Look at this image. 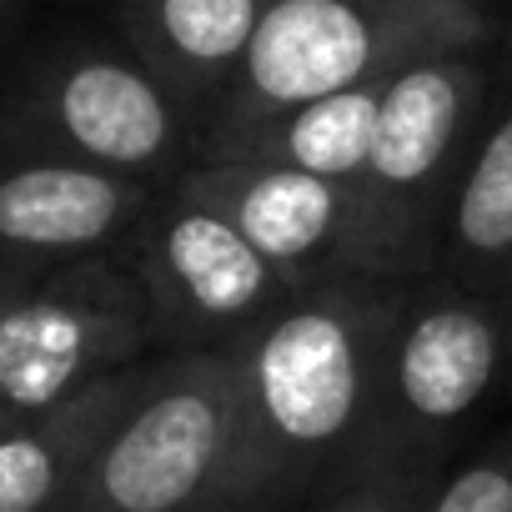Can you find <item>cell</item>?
Masks as SVG:
<instances>
[{
	"label": "cell",
	"mask_w": 512,
	"mask_h": 512,
	"mask_svg": "<svg viewBox=\"0 0 512 512\" xmlns=\"http://www.w3.org/2000/svg\"><path fill=\"white\" fill-rule=\"evenodd\" d=\"M11 11H16V0H0V21H6Z\"/></svg>",
	"instance_id": "cell-18"
},
{
	"label": "cell",
	"mask_w": 512,
	"mask_h": 512,
	"mask_svg": "<svg viewBox=\"0 0 512 512\" xmlns=\"http://www.w3.org/2000/svg\"><path fill=\"white\" fill-rule=\"evenodd\" d=\"M0 151L171 186L196 161V126L126 46H66L6 96Z\"/></svg>",
	"instance_id": "cell-5"
},
{
	"label": "cell",
	"mask_w": 512,
	"mask_h": 512,
	"mask_svg": "<svg viewBox=\"0 0 512 512\" xmlns=\"http://www.w3.org/2000/svg\"><path fill=\"white\" fill-rule=\"evenodd\" d=\"M241 392L231 357L171 352L56 512H236Z\"/></svg>",
	"instance_id": "cell-4"
},
{
	"label": "cell",
	"mask_w": 512,
	"mask_h": 512,
	"mask_svg": "<svg viewBox=\"0 0 512 512\" xmlns=\"http://www.w3.org/2000/svg\"><path fill=\"white\" fill-rule=\"evenodd\" d=\"M272 0H111L116 41L201 131L216 121Z\"/></svg>",
	"instance_id": "cell-11"
},
{
	"label": "cell",
	"mask_w": 512,
	"mask_h": 512,
	"mask_svg": "<svg viewBox=\"0 0 512 512\" xmlns=\"http://www.w3.org/2000/svg\"><path fill=\"white\" fill-rule=\"evenodd\" d=\"M21 277H26V267H0V307L11 302V292L21 287ZM6 417H11V412H6Z\"/></svg>",
	"instance_id": "cell-17"
},
{
	"label": "cell",
	"mask_w": 512,
	"mask_h": 512,
	"mask_svg": "<svg viewBox=\"0 0 512 512\" xmlns=\"http://www.w3.org/2000/svg\"><path fill=\"white\" fill-rule=\"evenodd\" d=\"M121 256L146 297L156 357L216 352L297 297V287L226 216L176 181L136 216Z\"/></svg>",
	"instance_id": "cell-8"
},
{
	"label": "cell",
	"mask_w": 512,
	"mask_h": 512,
	"mask_svg": "<svg viewBox=\"0 0 512 512\" xmlns=\"http://www.w3.org/2000/svg\"><path fill=\"white\" fill-rule=\"evenodd\" d=\"M442 467H402V472H362L342 487H332L327 497H317L312 512H427V502L437 497Z\"/></svg>",
	"instance_id": "cell-15"
},
{
	"label": "cell",
	"mask_w": 512,
	"mask_h": 512,
	"mask_svg": "<svg viewBox=\"0 0 512 512\" xmlns=\"http://www.w3.org/2000/svg\"><path fill=\"white\" fill-rule=\"evenodd\" d=\"M492 71L497 46H477L417 61L387 81L372 151L352 181L382 282H427L437 272L442 216L467 166Z\"/></svg>",
	"instance_id": "cell-3"
},
{
	"label": "cell",
	"mask_w": 512,
	"mask_h": 512,
	"mask_svg": "<svg viewBox=\"0 0 512 512\" xmlns=\"http://www.w3.org/2000/svg\"><path fill=\"white\" fill-rule=\"evenodd\" d=\"M507 362L512 322L502 302L472 297L442 277L407 282L382 342L372 422L352 477L437 462V447L477 402H487Z\"/></svg>",
	"instance_id": "cell-6"
},
{
	"label": "cell",
	"mask_w": 512,
	"mask_h": 512,
	"mask_svg": "<svg viewBox=\"0 0 512 512\" xmlns=\"http://www.w3.org/2000/svg\"><path fill=\"white\" fill-rule=\"evenodd\" d=\"M427 512H512V432L442 477Z\"/></svg>",
	"instance_id": "cell-16"
},
{
	"label": "cell",
	"mask_w": 512,
	"mask_h": 512,
	"mask_svg": "<svg viewBox=\"0 0 512 512\" xmlns=\"http://www.w3.org/2000/svg\"><path fill=\"white\" fill-rule=\"evenodd\" d=\"M502 307H507V322H512V297H507V302H502Z\"/></svg>",
	"instance_id": "cell-19"
},
{
	"label": "cell",
	"mask_w": 512,
	"mask_h": 512,
	"mask_svg": "<svg viewBox=\"0 0 512 512\" xmlns=\"http://www.w3.org/2000/svg\"><path fill=\"white\" fill-rule=\"evenodd\" d=\"M477 46H497L477 0H272L196 161L282 111Z\"/></svg>",
	"instance_id": "cell-2"
},
{
	"label": "cell",
	"mask_w": 512,
	"mask_h": 512,
	"mask_svg": "<svg viewBox=\"0 0 512 512\" xmlns=\"http://www.w3.org/2000/svg\"><path fill=\"white\" fill-rule=\"evenodd\" d=\"M156 377L161 357H146L0 427V512H56L101 442L156 387Z\"/></svg>",
	"instance_id": "cell-13"
},
{
	"label": "cell",
	"mask_w": 512,
	"mask_h": 512,
	"mask_svg": "<svg viewBox=\"0 0 512 512\" xmlns=\"http://www.w3.org/2000/svg\"><path fill=\"white\" fill-rule=\"evenodd\" d=\"M402 292L372 277L307 287L221 347L241 392L236 512H287L352 477Z\"/></svg>",
	"instance_id": "cell-1"
},
{
	"label": "cell",
	"mask_w": 512,
	"mask_h": 512,
	"mask_svg": "<svg viewBox=\"0 0 512 512\" xmlns=\"http://www.w3.org/2000/svg\"><path fill=\"white\" fill-rule=\"evenodd\" d=\"M432 277L487 302L512 297V26L497 51L467 166L442 216Z\"/></svg>",
	"instance_id": "cell-12"
},
{
	"label": "cell",
	"mask_w": 512,
	"mask_h": 512,
	"mask_svg": "<svg viewBox=\"0 0 512 512\" xmlns=\"http://www.w3.org/2000/svg\"><path fill=\"white\" fill-rule=\"evenodd\" d=\"M6 422H16V417H6V412H0V427H6Z\"/></svg>",
	"instance_id": "cell-20"
},
{
	"label": "cell",
	"mask_w": 512,
	"mask_h": 512,
	"mask_svg": "<svg viewBox=\"0 0 512 512\" xmlns=\"http://www.w3.org/2000/svg\"><path fill=\"white\" fill-rule=\"evenodd\" d=\"M146 357L151 317L121 246L26 267L0 307V412L31 417Z\"/></svg>",
	"instance_id": "cell-7"
},
{
	"label": "cell",
	"mask_w": 512,
	"mask_h": 512,
	"mask_svg": "<svg viewBox=\"0 0 512 512\" xmlns=\"http://www.w3.org/2000/svg\"><path fill=\"white\" fill-rule=\"evenodd\" d=\"M387 81H367V86L307 101L297 111H282L277 121L206 151L201 161H262V166L312 171V176H327V181H357L362 161L372 151V131H377Z\"/></svg>",
	"instance_id": "cell-14"
},
{
	"label": "cell",
	"mask_w": 512,
	"mask_h": 512,
	"mask_svg": "<svg viewBox=\"0 0 512 512\" xmlns=\"http://www.w3.org/2000/svg\"><path fill=\"white\" fill-rule=\"evenodd\" d=\"M156 191L151 181L0 151V267L116 251Z\"/></svg>",
	"instance_id": "cell-10"
},
{
	"label": "cell",
	"mask_w": 512,
	"mask_h": 512,
	"mask_svg": "<svg viewBox=\"0 0 512 512\" xmlns=\"http://www.w3.org/2000/svg\"><path fill=\"white\" fill-rule=\"evenodd\" d=\"M176 186L226 216L297 292L352 277L382 282L372 226L352 181L262 161H191Z\"/></svg>",
	"instance_id": "cell-9"
}]
</instances>
